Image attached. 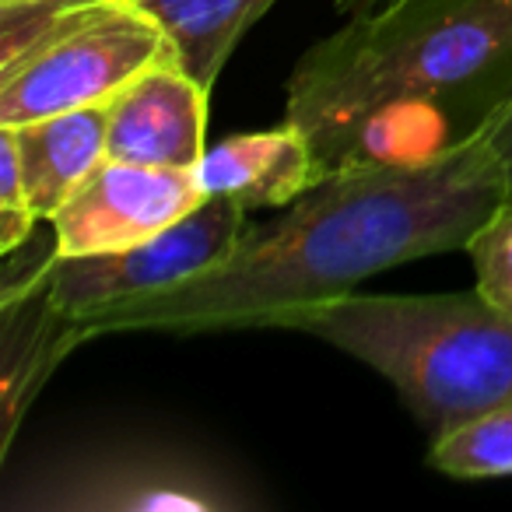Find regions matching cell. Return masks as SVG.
I'll return each instance as SVG.
<instances>
[{"label": "cell", "mask_w": 512, "mask_h": 512, "mask_svg": "<svg viewBox=\"0 0 512 512\" xmlns=\"http://www.w3.org/2000/svg\"><path fill=\"white\" fill-rule=\"evenodd\" d=\"M512 197V179L484 141L425 162H376L323 176L246 225L218 264L176 288L81 316L88 341L116 330L278 327L281 316L355 292L372 274L467 249Z\"/></svg>", "instance_id": "1"}, {"label": "cell", "mask_w": 512, "mask_h": 512, "mask_svg": "<svg viewBox=\"0 0 512 512\" xmlns=\"http://www.w3.org/2000/svg\"><path fill=\"white\" fill-rule=\"evenodd\" d=\"M470 264L477 274V288L495 306L512 313V197L477 228L467 242Z\"/></svg>", "instance_id": "14"}, {"label": "cell", "mask_w": 512, "mask_h": 512, "mask_svg": "<svg viewBox=\"0 0 512 512\" xmlns=\"http://www.w3.org/2000/svg\"><path fill=\"white\" fill-rule=\"evenodd\" d=\"M71 4H92V0H71Z\"/></svg>", "instance_id": "18"}, {"label": "cell", "mask_w": 512, "mask_h": 512, "mask_svg": "<svg viewBox=\"0 0 512 512\" xmlns=\"http://www.w3.org/2000/svg\"><path fill=\"white\" fill-rule=\"evenodd\" d=\"M39 214L22 204H0V253L8 256L18 246H29L32 232H36Z\"/></svg>", "instance_id": "15"}, {"label": "cell", "mask_w": 512, "mask_h": 512, "mask_svg": "<svg viewBox=\"0 0 512 512\" xmlns=\"http://www.w3.org/2000/svg\"><path fill=\"white\" fill-rule=\"evenodd\" d=\"M512 102V0H386L302 53L285 120L323 176L481 141Z\"/></svg>", "instance_id": "2"}, {"label": "cell", "mask_w": 512, "mask_h": 512, "mask_svg": "<svg viewBox=\"0 0 512 512\" xmlns=\"http://www.w3.org/2000/svg\"><path fill=\"white\" fill-rule=\"evenodd\" d=\"M379 4H386V0H337V11H344V15H362V11H372V8H379Z\"/></svg>", "instance_id": "17"}, {"label": "cell", "mask_w": 512, "mask_h": 512, "mask_svg": "<svg viewBox=\"0 0 512 512\" xmlns=\"http://www.w3.org/2000/svg\"><path fill=\"white\" fill-rule=\"evenodd\" d=\"M165 32L176 64L211 92L246 29L278 0H134Z\"/></svg>", "instance_id": "12"}, {"label": "cell", "mask_w": 512, "mask_h": 512, "mask_svg": "<svg viewBox=\"0 0 512 512\" xmlns=\"http://www.w3.org/2000/svg\"><path fill=\"white\" fill-rule=\"evenodd\" d=\"M197 172L102 158L50 218L60 256L127 249L204 204Z\"/></svg>", "instance_id": "7"}, {"label": "cell", "mask_w": 512, "mask_h": 512, "mask_svg": "<svg viewBox=\"0 0 512 512\" xmlns=\"http://www.w3.org/2000/svg\"><path fill=\"white\" fill-rule=\"evenodd\" d=\"M278 330H302L376 369L432 439L512 400V313L481 288L446 295L348 292L281 316Z\"/></svg>", "instance_id": "3"}, {"label": "cell", "mask_w": 512, "mask_h": 512, "mask_svg": "<svg viewBox=\"0 0 512 512\" xmlns=\"http://www.w3.org/2000/svg\"><path fill=\"white\" fill-rule=\"evenodd\" d=\"M193 172L204 197L235 200L246 214L288 207L323 179L313 141L292 120L211 144Z\"/></svg>", "instance_id": "9"}, {"label": "cell", "mask_w": 512, "mask_h": 512, "mask_svg": "<svg viewBox=\"0 0 512 512\" xmlns=\"http://www.w3.org/2000/svg\"><path fill=\"white\" fill-rule=\"evenodd\" d=\"M25 495L8 509L148 512V509H249L253 495L225 470L172 446H106L25 477Z\"/></svg>", "instance_id": "5"}, {"label": "cell", "mask_w": 512, "mask_h": 512, "mask_svg": "<svg viewBox=\"0 0 512 512\" xmlns=\"http://www.w3.org/2000/svg\"><path fill=\"white\" fill-rule=\"evenodd\" d=\"M0 316H4V334H0V344H4V365H0L4 372V442L0 449L8 453L36 393L57 372V365L78 344L88 341V334L78 316H67L64 309L53 306L46 271L32 292L0 302Z\"/></svg>", "instance_id": "10"}, {"label": "cell", "mask_w": 512, "mask_h": 512, "mask_svg": "<svg viewBox=\"0 0 512 512\" xmlns=\"http://www.w3.org/2000/svg\"><path fill=\"white\" fill-rule=\"evenodd\" d=\"M428 463L449 477H463V481L512 474V400L488 407V411L460 421L456 428L435 435Z\"/></svg>", "instance_id": "13"}, {"label": "cell", "mask_w": 512, "mask_h": 512, "mask_svg": "<svg viewBox=\"0 0 512 512\" xmlns=\"http://www.w3.org/2000/svg\"><path fill=\"white\" fill-rule=\"evenodd\" d=\"M207 88L172 60L137 74L109 102V158L158 169H197L204 158Z\"/></svg>", "instance_id": "8"}, {"label": "cell", "mask_w": 512, "mask_h": 512, "mask_svg": "<svg viewBox=\"0 0 512 512\" xmlns=\"http://www.w3.org/2000/svg\"><path fill=\"white\" fill-rule=\"evenodd\" d=\"M246 232V211L235 200L207 197L165 232L113 253L60 256L46 260V288L67 316H88L116 302L155 295L207 271Z\"/></svg>", "instance_id": "6"}, {"label": "cell", "mask_w": 512, "mask_h": 512, "mask_svg": "<svg viewBox=\"0 0 512 512\" xmlns=\"http://www.w3.org/2000/svg\"><path fill=\"white\" fill-rule=\"evenodd\" d=\"M109 106H85L32 123H0L15 141L25 179V204L50 221L81 179L109 155Z\"/></svg>", "instance_id": "11"}, {"label": "cell", "mask_w": 512, "mask_h": 512, "mask_svg": "<svg viewBox=\"0 0 512 512\" xmlns=\"http://www.w3.org/2000/svg\"><path fill=\"white\" fill-rule=\"evenodd\" d=\"M481 141L495 151V158L502 162V169L509 172V179H512V102L488 123V130L481 134Z\"/></svg>", "instance_id": "16"}, {"label": "cell", "mask_w": 512, "mask_h": 512, "mask_svg": "<svg viewBox=\"0 0 512 512\" xmlns=\"http://www.w3.org/2000/svg\"><path fill=\"white\" fill-rule=\"evenodd\" d=\"M172 57L165 32L134 0L71 4L32 50L0 67V123L109 106L137 74Z\"/></svg>", "instance_id": "4"}]
</instances>
